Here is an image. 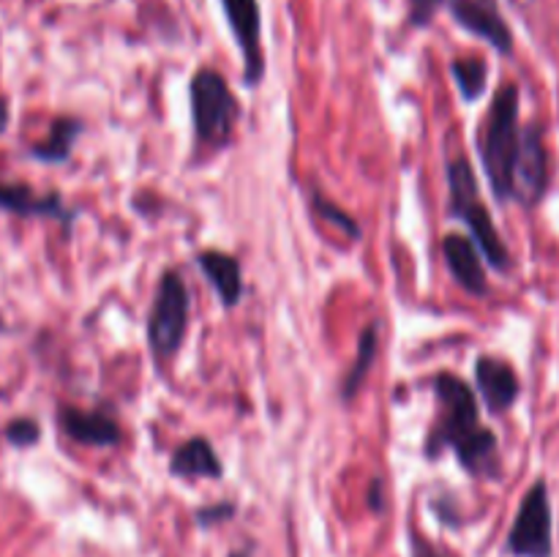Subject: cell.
Returning <instances> with one entry per match:
<instances>
[{"mask_svg":"<svg viewBox=\"0 0 559 557\" xmlns=\"http://www.w3.org/2000/svg\"><path fill=\"white\" fill-rule=\"evenodd\" d=\"M435 396L440 415L426 435V457L437 459L442 451H456L459 464L475 478H497L500 459H497L495 431L480 424L478 399L473 388L456 375L435 377Z\"/></svg>","mask_w":559,"mask_h":557,"instance_id":"obj_1","label":"cell"},{"mask_svg":"<svg viewBox=\"0 0 559 557\" xmlns=\"http://www.w3.org/2000/svg\"><path fill=\"white\" fill-rule=\"evenodd\" d=\"M519 87L502 85L495 93L489 115H486V129L480 137V164H484L486 180L491 186V194L497 202L513 200V162L519 153Z\"/></svg>","mask_w":559,"mask_h":557,"instance_id":"obj_2","label":"cell"},{"mask_svg":"<svg viewBox=\"0 0 559 557\" xmlns=\"http://www.w3.org/2000/svg\"><path fill=\"white\" fill-rule=\"evenodd\" d=\"M445 175H448V194H451V216L467 224L469 235H473V240L478 244L480 254L486 257V262H489L491 268H497V271L508 273L513 265L511 251H508L506 240L500 238L489 211H486L484 200H480L473 164L467 162V156L456 153V156L448 158Z\"/></svg>","mask_w":559,"mask_h":557,"instance_id":"obj_3","label":"cell"},{"mask_svg":"<svg viewBox=\"0 0 559 557\" xmlns=\"http://www.w3.org/2000/svg\"><path fill=\"white\" fill-rule=\"evenodd\" d=\"M194 140L200 147L222 151L233 142L240 120V104L227 80L213 69H200L189 82Z\"/></svg>","mask_w":559,"mask_h":557,"instance_id":"obj_4","label":"cell"},{"mask_svg":"<svg viewBox=\"0 0 559 557\" xmlns=\"http://www.w3.org/2000/svg\"><path fill=\"white\" fill-rule=\"evenodd\" d=\"M189 289L178 271H164L153 295L151 315H147V347L158 360H169L178 355L189 331Z\"/></svg>","mask_w":559,"mask_h":557,"instance_id":"obj_5","label":"cell"},{"mask_svg":"<svg viewBox=\"0 0 559 557\" xmlns=\"http://www.w3.org/2000/svg\"><path fill=\"white\" fill-rule=\"evenodd\" d=\"M508 549L516 557H551V502L544 481H535L516 513Z\"/></svg>","mask_w":559,"mask_h":557,"instance_id":"obj_6","label":"cell"},{"mask_svg":"<svg viewBox=\"0 0 559 557\" xmlns=\"http://www.w3.org/2000/svg\"><path fill=\"white\" fill-rule=\"evenodd\" d=\"M546 183H549V158H546L544 131L538 123H530L522 129L516 162H513V200L522 202L524 208L538 205L540 197L546 194Z\"/></svg>","mask_w":559,"mask_h":557,"instance_id":"obj_7","label":"cell"},{"mask_svg":"<svg viewBox=\"0 0 559 557\" xmlns=\"http://www.w3.org/2000/svg\"><path fill=\"white\" fill-rule=\"evenodd\" d=\"M233 36L243 55V80L246 85H260L265 76V52H262V20L257 0H222Z\"/></svg>","mask_w":559,"mask_h":557,"instance_id":"obj_8","label":"cell"},{"mask_svg":"<svg viewBox=\"0 0 559 557\" xmlns=\"http://www.w3.org/2000/svg\"><path fill=\"white\" fill-rule=\"evenodd\" d=\"M58 426L66 437L87 448H115L123 440L118 418L107 410H80V407H60Z\"/></svg>","mask_w":559,"mask_h":557,"instance_id":"obj_9","label":"cell"},{"mask_svg":"<svg viewBox=\"0 0 559 557\" xmlns=\"http://www.w3.org/2000/svg\"><path fill=\"white\" fill-rule=\"evenodd\" d=\"M448 5H451L453 20L464 31L489 42L500 55L513 52V33L508 22L500 16V11H497V3H486V0H448Z\"/></svg>","mask_w":559,"mask_h":557,"instance_id":"obj_10","label":"cell"},{"mask_svg":"<svg viewBox=\"0 0 559 557\" xmlns=\"http://www.w3.org/2000/svg\"><path fill=\"white\" fill-rule=\"evenodd\" d=\"M442 257H445V265L448 271H451L453 282H456L464 293L475 295V298L489 295V282H486L484 271V254H480L478 244H475L469 235H445V240H442Z\"/></svg>","mask_w":559,"mask_h":557,"instance_id":"obj_11","label":"cell"},{"mask_svg":"<svg viewBox=\"0 0 559 557\" xmlns=\"http://www.w3.org/2000/svg\"><path fill=\"white\" fill-rule=\"evenodd\" d=\"M475 386H478V393L484 396L489 413L495 415L508 413L522 393L513 366L508 360L495 358V355H480L475 360Z\"/></svg>","mask_w":559,"mask_h":557,"instance_id":"obj_12","label":"cell"},{"mask_svg":"<svg viewBox=\"0 0 559 557\" xmlns=\"http://www.w3.org/2000/svg\"><path fill=\"white\" fill-rule=\"evenodd\" d=\"M0 208L14 213V216L55 218V222L66 224V227L76 218V211L66 208L63 197L58 191L36 194L27 183H9V180H0Z\"/></svg>","mask_w":559,"mask_h":557,"instance_id":"obj_13","label":"cell"},{"mask_svg":"<svg viewBox=\"0 0 559 557\" xmlns=\"http://www.w3.org/2000/svg\"><path fill=\"white\" fill-rule=\"evenodd\" d=\"M197 265L205 273L211 287L216 289L222 304L227 309H235L240 304V298H243V268H240L238 257L227 254V251L205 249L197 254Z\"/></svg>","mask_w":559,"mask_h":557,"instance_id":"obj_14","label":"cell"},{"mask_svg":"<svg viewBox=\"0 0 559 557\" xmlns=\"http://www.w3.org/2000/svg\"><path fill=\"white\" fill-rule=\"evenodd\" d=\"M169 473L178 478L218 481L224 475V464L205 437H191L183 446L175 448L173 459H169Z\"/></svg>","mask_w":559,"mask_h":557,"instance_id":"obj_15","label":"cell"},{"mask_svg":"<svg viewBox=\"0 0 559 557\" xmlns=\"http://www.w3.org/2000/svg\"><path fill=\"white\" fill-rule=\"evenodd\" d=\"M85 131V123L74 115H60L49 126V134L41 142L31 145V156L38 158L44 164H66L71 156V147H74L76 137Z\"/></svg>","mask_w":559,"mask_h":557,"instance_id":"obj_16","label":"cell"},{"mask_svg":"<svg viewBox=\"0 0 559 557\" xmlns=\"http://www.w3.org/2000/svg\"><path fill=\"white\" fill-rule=\"evenodd\" d=\"M377 349H380V322H369V325L360 331L355 364L349 366V371L344 375V380H342L344 402H353V399L358 396V391L364 388L366 377H369L371 366H374V360H377Z\"/></svg>","mask_w":559,"mask_h":557,"instance_id":"obj_17","label":"cell"},{"mask_svg":"<svg viewBox=\"0 0 559 557\" xmlns=\"http://www.w3.org/2000/svg\"><path fill=\"white\" fill-rule=\"evenodd\" d=\"M451 74L456 80L459 93L464 102H478L489 82V66L484 58H462L451 63Z\"/></svg>","mask_w":559,"mask_h":557,"instance_id":"obj_18","label":"cell"},{"mask_svg":"<svg viewBox=\"0 0 559 557\" xmlns=\"http://www.w3.org/2000/svg\"><path fill=\"white\" fill-rule=\"evenodd\" d=\"M311 208H314V213L322 218V222H328L331 227H336L338 233L347 235V238L360 240V224L355 222V218L349 216L344 208H338L336 202L328 200L322 191H311Z\"/></svg>","mask_w":559,"mask_h":557,"instance_id":"obj_19","label":"cell"},{"mask_svg":"<svg viewBox=\"0 0 559 557\" xmlns=\"http://www.w3.org/2000/svg\"><path fill=\"white\" fill-rule=\"evenodd\" d=\"M5 440L14 448H31L41 440V426H38L36 418H27V415H20V418L9 420L3 429Z\"/></svg>","mask_w":559,"mask_h":557,"instance_id":"obj_20","label":"cell"},{"mask_svg":"<svg viewBox=\"0 0 559 557\" xmlns=\"http://www.w3.org/2000/svg\"><path fill=\"white\" fill-rule=\"evenodd\" d=\"M235 511H238V508H235L233 502H216V506L197 508V513H194V522L200 524V528H211V524H218V522H229V519L235 517Z\"/></svg>","mask_w":559,"mask_h":557,"instance_id":"obj_21","label":"cell"},{"mask_svg":"<svg viewBox=\"0 0 559 557\" xmlns=\"http://www.w3.org/2000/svg\"><path fill=\"white\" fill-rule=\"evenodd\" d=\"M409 3V22L415 27H426L431 20H435L437 9H440L445 0H407Z\"/></svg>","mask_w":559,"mask_h":557,"instance_id":"obj_22","label":"cell"},{"mask_svg":"<svg viewBox=\"0 0 559 557\" xmlns=\"http://www.w3.org/2000/svg\"><path fill=\"white\" fill-rule=\"evenodd\" d=\"M409 544H413V557H440L424 538H420V535H409Z\"/></svg>","mask_w":559,"mask_h":557,"instance_id":"obj_23","label":"cell"},{"mask_svg":"<svg viewBox=\"0 0 559 557\" xmlns=\"http://www.w3.org/2000/svg\"><path fill=\"white\" fill-rule=\"evenodd\" d=\"M369 506H371V511H382V481L380 478L371 481Z\"/></svg>","mask_w":559,"mask_h":557,"instance_id":"obj_24","label":"cell"},{"mask_svg":"<svg viewBox=\"0 0 559 557\" xmlns=\"http://www.w3.org/2000/svg\"><path fill=\"white\" fill-rule=\"evenodd\" d=\"M9 118H11V107H9V98L0 93V134L5 131V126H9Z\"/></svg>","mask_w":559,"mask_h":557,"instance_id":"obj_25","label":"cell"},{"mask_svg":"<svg viewBox=\"0 0 559 557\" xmlns=\"http://www.w3.org/2000/svg\"><path fill=\"white\" fill-rule=\"evenodd\" d=\"M513 3H516V5H527V3H533V0H513Z\"/></svg>","mask_w":559,"mask_h":557,"instance_id":"obj_26","label":"cell"},{"mask_svg":"<svg viewBox=\"0 0 559 557\" xmlns=\"http://www.w3.org/2000/svg\"><path fill=\"white\" fill-rule=\"evenodd\" d=\"M233 557H249V555H246V552H240V555H233Z\"/></svg>","mask_w":559,"mask_h":557,"instance_id":"obj_27","label":"cell"},{"mask_svg":"<svg viewBox=\"0 0 559 557\" xmlns=\"http://www.w3.org/2000/svg\"><path fill=\"white\" fill-rule=\"evenodd\" d=\"M486 3H497V0H486Z\"/></svg>","mask_w":559,"mask_h":557,"instance_id":"obj_28","label":"cell"}]
</instances>
